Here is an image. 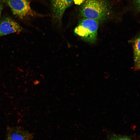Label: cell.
I'll list each match as a JSON object with an SVG mask.
<instances>
[{"instance_id":"1","label":"cell","mask_w":140,"mask_h":140,"mask_svg":"<svg viewBox=\"0 0 140 140\" xmlns=\"http://www.w3.org/2000/svg\"><path fill=\"white\" fill-rule=\"evenodd\" d=\"M109 5L106 0H86L80 10L83 18L99 21L105 19L109 12Z\"/></svg>"},{"instance_id":"2","label":"cell","mask_w":140,"mask_h":140,"mask_svg":"<svg viewBox=\"0 0 140 140\" xmlns=\"http://www.w3.org/2000/svg\"><path fill=\"white\" fill-rule=\"evenodd\" d=\"M99 21L92 19L83 18L79 20L75 28V34L83 40L93 43L96 40Z\"/></svg>"},{"instance_id":"3","label":"cell","mask_w":140,"mask_h":140,"mask_svg":"<svg viewBox=\"0 0 140 140\" xmlns=\"http://www.w3.org/2000/svg\"><path fill=\"white\" fill-rule=\"evenodd\" d=\"M10 8L13 14L21 18L33 16L36 14L32 10L28 0H1Z\"/></svg>"},{"instance_id":"4","label":"cell","mask_w":140,"mask_h":140,"mask_svg":"<svg viewBox=\"0 0 140 140\" xmlns=\"http://www.w3.org/2000/svg\"><path fill=\"white\" fill-rule=\"evenodd\" d=\"M22 27L14 20L6 17L0 21V37L11 33L19 32Z\"/></svg>"},{"instance_id":"5","label":"cell","mask_w":140,"mask_h":140,"mask_svg":"<svg viewBox=\"0 0 140 140\" xmlns=\"http://www.w3.org/2000/svg\"><path fill=\"white\" fill-rule=\"evenodd\" d=\"M73 1L74 0H51L53 16L58 22H61L65 10L72 4Z\"/></svg>"},{"instance_id":"6","label":"cell","mask_w":140,"mask_h":140,"mask_svg":"<svg viewBox=\"0 0 140 140\" xmlns=\"http://www.w3.org/2000/svg\"><path fill=\"white\" fill-rule=\"evenodd\" d=\"M32 135L19 127H8L5 140H31Z\"/></svg>"},{"instance_id":"7","label":"cell","mask_w":140,"mask_h":140,"mask_svg":"<svg viewBox=\"0 0 140 140\" xmlns=\"http://www.w3.org/2000/svg\"><path fill=\"white\" fill-rule=\"evenodd\" d=\"M133 47L135 64L140 59V35L134 40Z\"/></svg>"},{"instance_id":"8","label":"cell","mask_w":140,"mask_h":140,"mask_svg":"<svg viewBox=\"0 0 140 140\" xmlns=\"http://www.w3.org/2000/svg\"><path fill=\"white\" fill-rule=\"evenodd\" d=\"M109 140H132L129 137L114 135L111 136Z\"/></svg>"},{"instance_id":"9","label":"cell","mask_w":140,"mask_h":140,"mask_svg":"<svg viewBox=\"0 0 140 140\" xmlns=\"http://www.w3.org/2000/svg\"><path fill=\"white\" fill-rule=\"evenodd\" d=\"M135 64V69H140V59Z\"/></svg>"},{"instance_id":"10","label":"cell","mask_w":140,"mask_h":140,"mask_svg":"<svg viewBox=\"0 0 140 140\" xmlns=\"http://www.w3.org/2000/svg\"><path fill=\"white\" fill-rule=\"evenodd\" d=\"M136 3L137 8L140 11V0H136Z\"/></svg>"},{"instance_id":"11","label":"cell","mask_w":140,"mask_h":140,"mask_svg":"<svg viewBox=\"0 0 140 140\" xmlns=\"http://www.w3.org/2000/svg\"><path fill=\"white\" fill-rule=\"evenodd\" d=\"M3 4L2 3H0V18L1 17V12L3 9Z\"/></svg>"}]
</instances>
